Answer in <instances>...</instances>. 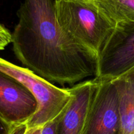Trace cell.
<instances>
[{
  "label": "cell",
  "instance_id": "obj_12",
  "mask_svg": "<svg viewBox=\"0 0 134 134\" xmlns=\"http://www.w3.org/2000/svg\"><path fill=\"white\" fill-rule=\"evenodd\" d=\"M58 123V116L47 122L42 127L41 134H56Z\"/></svg>",
  "mask_w": 134,
  "mask_h": 134
},
{
  "label": "cell",
  "instance_id": "obj_3",
  "mask_svg": "<svg viewBox=\"0 0 134 134\" xmlns=\"http://www.w3.org/2000/svg\"><path fill=\"white\" fill-rule=\"evenodd\" d=\"M0 72L22 84L35 97L38 110L26 124L28 127H42L57 116L70 99L69 88L57 87L28 68L20 67L1 58Z\"/></svg>",
  "mask_w": 134,
  "mask_h": 134
},
{
  "label": "cell",
  "instance_id": "obj_14",
  "mask_svg": "<svg viewBox=\"0 0 134 134\" xmlns=\"http://www.w3.org/2000/svg\"><path fill=\"white\" fill-rule=\"evenodd\" d=\"M85 1H94V0H85Z\"/></svg>",
  "mask_w": 134,
  "mask_h": 134
},
{
  "label": "cell",
  "instance_id": "obj_13",
  "mask_svg": "<svg viewBox=\"0 0 134 134\" xmlns=\"http://www.w3.org/2000/svg\"><path fill=\"white\" fill-rule=\"evenodd\" d=\"M12 128L0 116V134H10Z\"/></svg>",
  "mask_w": 134,
  "mask_h": 134
},
{
  "label": "cell",
  "instance_id": "obj_9",
  "mask_svg": "<svg viewBox=\"0 0 134 134\" xmlns=\"http://www.w3.org/2000/svg\"><path fill=\"white\" fill-rule=\"evenodd\" d=\"M100 9L116 23L134 22V0H94Z\"/></svg>",
  "mask_w": 134,
  "mask_h": 134
},
{
  "label": "cell",
  "instance_id": "obj_8",
  "mask_svg": "<svg viewBox=\"0 0 134 134\" xmlns=\"http://www.w3.org/2000/svg\"><path fill=\"white\" fill-rule=\"evenodd\" d=\"M112 81L118 92L120 134H134V69Z\"/></svg>",
  "mask_w": 134,
  "mask_h": 134
},
{
  "label": "cell",
  "instance_id": "obj_15",
  "mask_svg": "<svg viewBox=\"0 0 134 134\" xmlns=\"http://www.w3.org/2000/svg\"><path fill=\"white\" fill-rule=\"evenodd\" d=\"M133 69H134V68H133Z\"/></svg>",
  "mask_w": 134,
  "mask_h": 134
},
{
  "label": "cell",
  "instance_id": "obj_11",
  "mask_svg": "<svg viewBox=\"0 0 134 134\" xmlns=\"http://www.w3.org/2000/svg\"><path fill=\"white\" fill-rule=\"evenodd\" d=\"M12 43V34L3 24H0V51Z\"/></svg>",
  "mask_w": 134,
  "mask_h": 134
},
{
  "label": "cell",
  "instance_id": "obj_1",
  "mask_svg": "<svg viewBox=\"0 0 134 134\" xmlns=\"http://www.w3.org/2000/svg\"><path fill=\"white\" fill-rule=\"evenodd\" d=\"M17 16L13 48L25 68L59 85L74 86L96 77L98 56L75 43L60 27L54 0H24Z\"/></svg>",
  "mask_w": 134,
  "mask_h": 134
},
{
  "label": "cell",
  "instance_id": "obj_2",
  "mask_svg": "<svg viewBox=\"0 0 134 134\" xmlns=\"http://www.w3.org/2000/svg\"><path fill=\"white\" fill-rule=\"evenodd\" d=\"M56 18L63 31L79 45L99 56L116 23L93 1L55 0Z\"/></svg>",
  "mask_w": 134,
  "mask_h": 134
},
{
  "label": "cell",
  "instance_id": "obj_6",
  "mask_svg": "<svg viewBox=\"0 0 134 134\" xmlns=\"http://www.w3.org/2000/svg\"><path fill=\"white\" fill-rule=\"evenodd\" d=\"M38 102L26 87L0 72V116L11 127L26 125L38 110Z\"/></svg>",
  "mask_w": 134,
  "mask_h": 134
},
{
  "label": "cell",
  "instance_id": "obj_4",
  "mask_svg": "<svg viewBox=\"0 0 134 134\" xmlns=\"http://www.w3.org/2000/svg\"><path fill=\"white\" fill-rule=\"evenodd\" d=\"M134 68V22H119L98 56L94 79L112 81Z\"/></svg>",
  "mask_w": 134,
  "mask_h": 134
},
{
  "label": "cell",
  "instance_id": "obj_7",
  "mask_svg": "<svg viewBox=\"0 0 134 134\" xmlns=\"http://www.w3.org/2000/svg\"><path fill=\"white\" fill-rule=\"evenodd\" d=\"M93 79L70 88V99L58 115L56 134H81L97 86Z\"/></svg>",
  "mask_w": 134,
  "mask_h": 134
},
{
  "label": "cell",
  "instance_id": "obj_10",
  "mask_svg": "<svg viewBox=\"0 0 134 134\" xmlns=\"http://www.w3.org/2000/svg\"><path fill=\"white\" fill-rule=\"evenodd\" d=\"M42 127H28L22 125L12 128L10 134H41Z\"/></svg>",
  "mask_w": 134,
  "mask_h": 134
},
{
  "label": "cell",
  "instance_id": "obj_5",
  "mask_svg": "<svg viewBox=\"0 0 134 134\" xmlns=\"http://www.w3.org/2000/svg\"><path fill=\"white\" fill-rule=\"evenodd\" d=\"M97 81L81 134H120V120L115 85L112 81Z\"/></svg>",
  "mask_w": 134,
  "mask_h": 134
}]
</instances>
